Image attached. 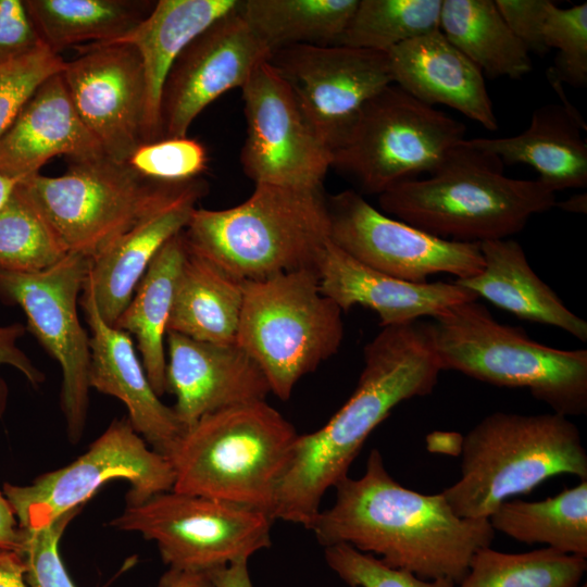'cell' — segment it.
<instances>
[{"instance_id": "1", "label": "cell", "mask_w": 587, "mask_h": 587, "mask_svg": "<svg viewBox=\"0 0 587 587\" xmlns=\"http://www.w3.org/2000/svg\"><path fill=\"white\" fill-rule=\"evenodd\" d=\"M334 504L320 511L311 529L325 548L347 544L394 569L423 579L459 584L476 551L490 547L495 530L488 519H464L442 494L425 495L403 487L387 472L377 449L364 474L336 485Z\"/></svg>"}, {"instance_id": "2", "label": "cell", "mask_w": 587, "mask_h": 587, "mask_svg": "<svg viewBox=\"0 0 587 587\" xmlns=\"http://www.w3.org/2000/svg\"><path fill=\"white\" fill-rule=\"evenodd\" d=\"M350 398L316 432L299 435L279 484L273 520L310 528L326 490L348 471L374 428L401 403L433 392L441 370L427 322L382 327L363 349Z\"/></svg>"}, {"instance_id": "3", "label": "cell", "mask_w": 587, "mask_h": 587, "mask_svg": "<svg viewBox=\"0 0 587 587\" xmlns=\"http://www.w3.org/2000/svg\"><path fill=\"white\" fill-rule=\"evenodd\" d=\"M503 166L499 158L463 139L427 177L392 186L378 196V203L385 214L442 239H504L557 200L539 178H512Z\"/></svg>"}, {"instance_id": "4", "label": "cell", "mask_w": 587, "mask_h": 587, "mask_svg": "<svg viewBox=\"0 0 587 587\" xmlns=\"http://www.w3.org/2000/svg\"><path fill=\"white\" fill-rule=\"evenodd\" d=\"M187 248L246 283L314 268L330 241L322 187L255 184L243 202L196 208L183 230Z\"/></svg>"}, {"instance_id": "5", "label": "cell", "mask_w": 587, "mask_h": 587, "mask_svg": "<svg viewBox=\"0 0 587 587\" xmlns=\"http://www.w3.org/2000/svg\"><path fill=\"white\" fill-rule=\"evenodd\" d=\"M298 437L265 400L205 414L185 430L168 457L173 490L249 507L273 519Z\"/></svg>"}, {"instance_id": "6", "label": "cell", "mask_w": 587, "mask_h": 587, "mask_svg": "<svg viewBox=\"0 0 587 587\" xmlns=\"http://www.w3.org/2000/svg\"><path fill=\"white\" fill-rule=\"evenodd\" d=\"M461 476L441 494L464 519H489L511 498L561 474L587 479V452L577 426L551 412H495L461 441Z\"/></svg>"}, {"instance_id": "7", "label": "cell", "mask_w": 587, "mask_h": 587, "mask_svg": "<svg viewBox=\"0 0 587 587\" xmlns=\"http://www.w3.org/2000/svg\"><path fill=\"white\" fill-rule=\"evenodd\" d=\"M442 371L530 395L563 416L587 413V350H563L499 323L478 300L462 302L427 322Z\"/></svg>"}, {"instance_id": "8", "label": "cell", "mask_w": 587, "mask_h": 587, "mask_svg": "<svg viewBox=\"0 0 587 587\" xmlns=\"http://www.w3.org/2000/svg\"><path fill=\"white\" fill-rule=\"evenodd\" d=\"M342 311L320 289L317 270L246 282L236 344L260 366L280 400L301 377L336 354Z\"/></svg>"}, {"instance_id": "9", "label": "cell", "mask_w": 587, "mask_h": 587, "mask_svg": "<svg viewBox=\"0 0 587 587\" xmlns=\"http://www.w3.org/2000/svg\"><path fill=\"white\" fill-rule=\"evenodd\" d=\"M464 134L463 123L390 84L359 110L332 151V167L379 196L433 172Z\"/></svg>"}, {"instance_id": "10", "label": "cell", "mask_w": 587, "mask_h": 587, "mask_svg": "<svg viewBox=\"0 0 587 587\" xmlns=\"http://www.w3.org/2000/svg\"><path fill=\"white\" fill-rule=\"evenodd\" d=\"M184 183L148 179L102 154L71 161L62 175L38 173L18 184L67 253L91 260Z\"/></svg>"}, {"instance_id": "11", "label": "cell", "mask_w": 587, "mask_h": 587, "mask_svg": "<svg viewBox=\"0 0 587 587\" xmlns=\"http://www.w3.org/2000/svg\"><path fill=\"white\" fill-rule=\"evenodd\" d=\"M273 521L264 511L172 489L126 505L110 526L153 540L166 573L209 580L212 572L268 548Z\"/></svg>"}, {"instance_id": "12", "label": "cell", "mask_w": 587, "mask_h": 587, "mask_svg": "<svg viewBox=\"0 0 587 587\" xmlns=\"http://www.w3.org/2000/svg\"><path fill=\"white\" fill-rule=\"evenodd\" d=\"M128 417L114 420L72 463L36 477L28 485L5 483L8 499L22 528H41L78 509L105 483H129L126 505L138 504L174 485L170 460L150 449Z\"/></svg>"}, {"instance_id": "13", "label": "cell", "mask_w": 587, "mask_h": 587, "mask_svg": "<svg viewBox=\"0 0 587 587\" xmlns=\"http://www.w3.org/2000/svg\"><path fill=\"white\" fill-rule=\"evenodd\" d=\"M89 261L67 253L41 272L0 270V298L23 309L29 332L62 369L61 409L72 444L84 434L89 401V336L77 312Z\"/></svg>"}, {"instance_id": "14", "label": "cell", "mask_w": 587, "mask_h": 587, "mask_svg": "<svg viewBox=\"0 0 587 587\" xmlns=\"http://www.w3.org/2000/svg\"><path fill=\"white\" fill-rule=\"evenodd\" d=\"M327 207L330 241L375 271L421 284L439 273L463 279L483 270L479 243L433 236L377 210L352 189L327 197Z\"/></svg>"}, {"instance_id": "15", "label": "cell", "mask_w": 587, "mask_h": 587, "mask_svg": "<svg viewBox=\"0 0 587 587\" xmlns=\"http://www.w3.org/2000/svg\"><path fill=\"white\" fill-rule=\"evenodd\" d=\"M241 91L247 122L240 151L243 173L254 184L322 187L332 152L267 60L254 68Z\"/></svg>"}, {"instance_id": "16", "label": "cell", "mask_w": 587, "mask_h": 587, "mask_svg": "<svg viewBox=\"0 0 587 587\" xmlns=\"http://www.w3.org/2000/svg\"><path fill=\"white\" fill-rule=\"evenodd\" d=\"M330 152L362 105L392 84L386 52L340 45H302L273 51L268 60Z\"/></svg>"}, {"instance_id": "17", "label": "cell", "mask_w": 587, "mask_h": 587, "mask_svg": "<svg viewBox=\"0 0 587 587\" xmlns=\"http://www.w3.org/2000/svg\"><path fill=\"white\" fill-rule=\"evenodd\" d=\"M61 71L72 102L103 153L127 162L143 143L146 84L140 57L126 43H92Z\"/></svg>"}, {"instance_id": "18", "label": "cell", "mask_w": 587, "mask_h": 587, "mask_svg": "<svg viewBox=\"0 0 587 587\" xmlns=\"http://www.w3.org/2000/svg\"><path fill=\"white\" fill-rule=\"evenodd\" d=\"M270 54L239 8L212 24L184 49L167 75L160 105L161 139L187 136L210 103L242 88Z\"/></svg>"}, {"instance_id": "19", "label": "cell", "mask_w": 587, "mask_h": 587, "mask_svg": "<svg viewBox=\"0 0 587 587\" xmlns=\"http://www.w3.org/2000/svg\"><path fill=\"white\" fill-rule=\"evenodd\" d=\"M166 391L185 428L203 415L236 404L265 400L270 385L260 366L237 344L221 345L166 333Z\"/></svg>"}, {"instance_id": "20", "label": "cell", "mask_w": 587, "mask_h": 587, "mask_svg": "<svg viewBox=\"0 0 587 587\" xmlns=\"http://www.w3.org/2000/svg\"><path fill=\"white\" fill-rule=\"evenodd\" d=\"M205 191L207 183L202 179L184 183L89 261L83 290L92 294L105 323L115 324L152 259L166 241L186 228Z\"/></svg>"}, {"instance_id": "21", "label": "cell", "mask_w": 587, "mask_h": 587, "mask_svg": "<svg viewBox=\"0 0 587 587\" xmlns=\"http://www.w3.org/2000/svg\"><path fill=\"white\" fill-rule=\"evenodd\" d=\"M80 305L90 328L89 386L120 399L134 429L168 459L185 428L173 408L153 390L139 361L130 335L105 323L90 291L83 290Z\"/></svg>"}, {"instance_id": "22", "label": "cell", "mask_w": 587, "mask_h": 587, "mask_svg": "<svg viewBox=\"0 0 587 587\" xmlns=\"http://www.w3.org/2000/svg\"><path fill=\"white\" fill-rule=\"evenodd\" d=\"M321 292L342 312L361 305L374 311L382 327L436 317L478 297L453 283H412L375 271L328 242L317 265Z\"/></svg>"}, {"instance_id": "23", "label": "cell", "mask_w": 587, "mask_h": 587, "mask_svg": "<svg viewBox=\"0 0 587 587\" xmlns=\"http://www.w3.org/2000/svg\"><path fill=\"white\" fill-rule=\"evenodd\" d=\"M102 154L59 72L36 89L0 138V174L20 183L38 174L54 157L77 161Z\"/></svg>"}, {"instance_id": "24", "label": "cell", "mask_w": 587, "mask_h": 587, "mask_svg": "<svg viewBox=\"0 0 587 587\" xmlns=\"http://www.w3.org/2000/svg\"><path fill=\"white\" fill-rule=\"evenodd\" d=\"M392 84L419 101L447 105L498 129V120L482 71L440 32L405 41L387 52Z\"/></svg>"}, {"instance_id": "25", "label": "cell", "mask_w": 587, "mask_h": 587, "mask_svg": "<svg viewBox=\"0 0 587 587\" xmlns=\"http://www.w3.org/2000/svg\"><path fill=\"white\" fill-rule=\"evenodd\" d=\"M562 99L537 108L521 134L500 138H473L469 142L503 164H527L553 191L587 186L586 123L567 100L563 87L551 83Z\"/></svg>"}, {"instance_id": "26", "label": "cell", "mask_w": 587, "mask_h": 587, "mask_svg": "<svg viewBox=\"0 0 587 587\" xmlns=\"http://www.w3.org/2000/svg\"><path fill=\"white\" fill-rule=\"evenodd\" d=\"M240 0H159L132 30L111 43L134 47L146 84L143 143L161 139L160 105L167 75L184 49L220 18L235 12Z\"/></svg>"}, {"instance_id": "27", "label": "cell", "mask_w": 587, "mask_h": 587, "mask_svg": "<svg viewBox=\"0 0 587 587\" xmlns=\"http://www.w3.org/2000/svg\"><path fill=\"white\" fill-rule=\"evenodd\" d=\"M483 270L454 282L520 320L558 327L580 341L587 323L565 307L557 292L534 272L522 246L512 239L479 243Z\"/></svg>"}, {"instance_id": "28", "label": "cell", "mask_w": 587, "mask_h": 587, "mask_svg": "<svg viewBox=\"0 0 587 587\" xmlns=\"http://www.w3.org/2000/svg\"><path fill=\"white\" fill-rule=\"evenodd\" d=\"M243 284L187 248L176 282L167 332L199 341L236 344Z\"/></svg>"}, {"instance_id": "29", "label": "cell", "mask_w": 587, "mask_h": 587, "mask_svg": "<svg viewBox=\"0 0 587 587\" xmlns=\"http://www.w3.org/2000/svg\"><path fill=\"white\" fill-rule=\"evenodd\" d=\"M186 253L183 232L166 241L152 259L130 302L113 325L135 336L143 369L159 397L166 391L164 338Z\"/></svg>"}, {"instance_id": "30", "label": "cell", "mask_w": 587, "mask_h": 587, "mask_svg": "<svg viewBox=\"0 0 587 587\" xmlns=\"http://www.w3.org/2000/svg\"><path fill=\"white\" fill-rule=\"evenodd\" d=\"M439 29L490 78H521L530 53L513 35L492 0H442Z\"/></svg>"}, {"instance_id": "31", "label": "cell", "mask_w": 587, "mask_h": 587, "mask_svg": "<svg viewBox=\"0 0 587 587\" xmlns=\"http://www.w3.org/2000/svg\"><path fill=\"white\" fill-rule=\"evenodd\" d=\"M43 41L53 52L70 47L111 43L152 10L142 0H24Z\"/></svg>"}, {"instance_id": "32", "label": "cell", "mask_w": 587, "mask_h": 587, "mask_svg": "<svg viewBox=\"0 0 587 587\" xmlns=\"http://www.w3.org/2000/svg\"><path fill=\"white\" fill-rule=\"evenodd\" d=\"M488 520L520 542L587 558V479L544 500H507Z\"/></svg>"}, {"instance_id": "33", "label": "cell", "mask_w": 587, "mask_h": 587, "mask_svg": "<svg viewBox=\"0 0 587 587\" xmlns=\"http://www.w3.org/2000/svg\"><path fill=\"white\" fill-rule=\"evenodd\" d=\"M359 0H241L239 13L271 51L336 45Z\"/></svg>"}, {"instance_id": "34", "label": "cell", "mask_w": 587, "mask_h": 587, "mask_svg": "<svg viewBox=\"0 0 587 587\" xmlns=\"http://www.w3.org/2000/svg\"><path fill=\"white\" fill-rule=\"evenodd\" d=\"M586 558L551 548L507 553L485 547L473 555L459 587H579Z\"/></svg>"}, {"instance_id": "35", "label": "cell", "mask_w": 587, "mask_h": 587, "mask_svg": "<svg viewBox=\"0 0 587 587\" xmlns=\"http://www.w3.org/2000/svg\"><path fill=\"white\" fill-rule=\"evenodd\" d=\"M442 0H359L336 45L388 52L439 29Z\"/></svg>"}, {"instance_id": "36", "label": "cell", "mask_w": 587, "mask_h": 587, "mask_svg": "<svg viewBox=\"0 0 587 587\" xmlns=\"http://www.w3.org/2000/svg\"><path fill=\"white\" fill-rule=\"evenodd\" d=\"M66 254L53 229L17 184L0 208V270L41 272Z\"/></svg>"}, {"instance_id": "37", "label": "cell", "mask_w": 587, "mask_h": 587, "mask_svg": "<svg viewBox=\"0 0 587 587\" xmlns=\"http://www.w3.org/2000/svg\"><path fill=\"white\" fill-rule=\"evenodd\" d=\"M548 50L555 49L548 70L551 83L583 87L587 84V3L561 9L552 2L544 28Z\"/></svg>"}, {"instance_id": "38", "label": "cell", "mask_w": 587, "mask_h": 587, "mask_svg": "<svg viewBox=\"0 0 587 587\" xmlns=\"http://www.w3.org/2000/svg\"><path fill=\"white\" fill-rule=\"evenodd\" d=\"M126 163L148 179L184 183L205 171L208 155L201 142L185 136L142 143Z\"/></svg>"}, {"instance_id": "39", "label": "cell", "mask_w": 587, "mask_h": 587, "mask_svg": "<svg viewBox=\"0 0 587 587\" xmlns=\"http://www.w3.org/2000/svg\"><path fill=\"white\" fill-rule=\"evenodd\" d=\"M63 65L60 54L47 46L0 64V138L36 89L47 78L61 72Z\"/></svg>"}, {"instance_id": "40", "label": "cell", "mask_w": 587, "mask_h": 587, "mask_svg": "<svg viewBox=\"0 0 587 587\" xmlns=\"http://www.w3.org/2000/svg\"><path fill=\"white\" fill-rule=\"evenodd\" d=\"M328 566L351 587H454L449 579H423L386 565L377 557L347 544L325 547Z\"/></svg>"}, {"instance_id": "41", "label": "cell", "mask_w": 587, "mask_h": 587, "mask_svg": "<svg viewBox=\"0 0 587 587\" xmlns=\"http://www.w3.org/2000/svg\"><path fill=\"white\" fill-rule=\"evenodd\" d=\"M79 511L71 510L41 528H22L20 555L28 587H76L61 560L59 542L67 524Z\"/></svg>"}, {"instance_id": "42", "label": "cell", "mask_w": 587, "mask_h": 587, "mask_svg": "<svg viewBox=\"0 0 587 587\" xmlns=\"http://www.w3.org/2000/svg\"><path fill=\"white\" fill-rule=\"evenodd\" d=\"M24 0H0V64L45 47Z\"/></svg>"}, {"instance_id": "43", "label": "cell", "mask_w": 587, "mask_h": 587, "mask_svg": "<svg viewBox=\"0 0 587 587\" xmlns=\"http://www.w3.org/2000/svg\"><path fill=\"white\" fill-rule=\"evenodd\" d=\"M495 3L510 30L529 53L544 54L548 51L544 28L552 1L496 0Z\"/></svg>"}, {"instance_id": "44", "label": "cell", "mask_w": 587, "mask_h": 587, "mask_svg": "<svg viewBox=\"0 0 587 587\" xmlns=\"http://www.w3.org/2000/svg\"><path fill=\"white\" fill-rule=\"evenodd\" d=\"M24 334L25 327L20 323L0 325V366L10 365L16 369L32 385L38 386L45 380V375L17 346ZM7 402L8 386L0 376V416L5 411Z\"/></svg>"}, {"instance_id": "45", "label": "cell", "mask_w": 587, "mask_h": 587, "mask_svg": "<svg viewBox=\"0 0 587 587\" xmlns=\"http://www.w3.org/2000/svg\"><path fill=\"white\" fill-rule=\"evenodd\" d=\"M23 529L3 492L0 491V550L20 552Z\"/></svg>"}, {"instance_id": "46", "label": "cell", "mask_w": 587, "mask_h": 587, "mask_svg": "<svg viewBox=\"0 0 587 587\" xmlns=\"http://www.w3.org/2000/svg\"><path fill=\"white\" fill-rule=\"evenodd\" d=\"M212 587H253L248 562H237L218 569L209 575Z\"/></svg>"}, {"instance_id": "47", "label": "cell", "mask_w": 587, "mask_h": 587, "mask_svg": "<svg viewBox=\"0 0 587 587\" xmlns=\"http://www.w3.org/2000/svg\"><path fill=\"white\" fill-rule=\"evenodd\" d=\"M24 571L20 553L0 550V587H28Z\"/></svg>"}, {"instance_id": "48", "label": "cell", "mask_w": 587, "mask_h": 587, "mask_svg": "<svg viewBox=\"0 0 587 587\" xmlns=\"http://www.w3.org/2000/svg\"><path fill=\"white\" fill-rule=\"evenodd\" d=\"M160 587H212L210 580L193 575H172L166 573L160 582Z\"/></svg>"}, {"instance_id": "49", "label": "cell", "mask_w": 587, "mask_h": 587, "mask_svg": "<svg viewBox=\"0 0 587 587\" xmlns=\"http://www.w3.org/2000/svg\"><path fill=\"white\" fill-rule=\"evenodd\" d=\"M555 207L562 209L563 211L571 212V213H579V214H586L587 212V195L584 193H577L572 197H570L566 200H563L561 202H557Z\"/></svg>"}, {"instance_id": "50", "label": "cell", "mask_w": 587, "mask_h": 587, "mask_svg": "<svg viewBox=\"0 0 587 587\" xmlns=\"http://www.w3.org/2000/svg\"><path fill=\"white\" fill-rule=\"evenodd\" d=\"M18 183L0 174V208Z\"/></svg>"}, {"instance_id": "51", "label": "cell", "mask_w": 587, "mask_h": 587, "mask_svg": "<svg viewBox=\"0 0 587 587\" xmlns=\"http://www.w3.org/2000/svg\"><path fill=\"white\" fill-rule=\"evenodd\" d=\"M579 587H587V584L586 583L580 584Z\"/></svg>"}]
</instances>
